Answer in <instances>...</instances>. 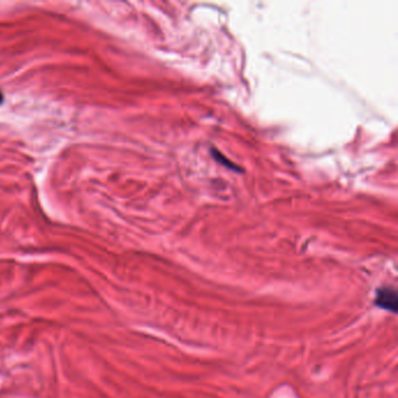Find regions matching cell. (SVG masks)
<instances>
[{"mask_svg": "<svg viewBox=\"0 0 398 398\" xmlns=\"http://www.w3.org/2000/svg\"><path fill=\"white\" fill-rule=\"evenodd\" d=\"M375 305L389 312L396 313L398 306L397 291L393 287H381L377 290Z\"/></svg>", "mask_w": 398, "mask_h": 398, "instance_id": "6da1fadb", "label": "cell"}, {"mask_svg": "<svg viewBox=\"0 0 398 398\" xmlns=\"http://www.w3.org/2000/svg\"><path fill=\"white\" fill-rule=\"evenodd\" d=\"M2 101H4V96H2V93H1V91H0V104H1V103H2Z\"/></svg>", "mask_w": 398, "mask_h": 398, "instance_id": "7a4b0ae2", "label": "cell"}]
</instances>
